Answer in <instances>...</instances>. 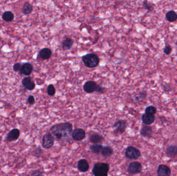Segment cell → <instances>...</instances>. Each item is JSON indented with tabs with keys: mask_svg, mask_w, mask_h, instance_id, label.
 <instances>
[{
	"mask_svg": "<svg viewBox=\"0 0 177 176\" xmlns=\"http://www.w3.org/2000/svg\"><path fill=\"white\" fill-rule=\"evenodd\" d=\"M73 125L69 122L53 125L50 133L54 140L58 142H68L72 135Z\"/></svg>",
	"mask_w": 177,
	"mask_h": 176,
	"instance_id": "obj_1",
	"label": "cell"
},
{
	"mask_svg": "<svg viewBox=\"0 0 177 176\" xmlns=\"http://www.w3.org/2000/svg\"><path fill=\"white\" fill-rule=\"evenodd\" d=\"M82 61L86 67L92 68L98 66L100 62V58L95 54L89 53L82 56Z\"/></svg>",
	"mask_w": 177,
	"mask_h": 176,
	"instance_id": "obj_2",
	"label": "cell"
},
{
	"mask_svg": "<svg viewBox=\"0 0 177 176\" xmlns=\"http://www.w3.org/2000/svg\"><path fill=\"white\" fill-rule=\"evenodd\" d=\"M83 90L85 92L88 94H91L94 92L103 93L105 89L102 86L99 85L95 82L93 81H88L83 85Z\"/></svg>",
	"mask_w": 177,
	"mask_h": 176,
	"instance_id": "obj_3",
	"label": "cell"
},
{
	"mask_svg": "<svg viewBox=\"0 0 177 176\" xmlns=\"http://www.w3.org/2000/svg\"><path fill=\"white\" fill-rule=\"evenodd\" d=\"M109 170V165L105 163H97L92 169L93 174L95 176H107Z\"/></svg>",
	"mask_w": 177,
	"mask_h": 176,
	"instance_id": "obj_4",
	"label": "cell"
},
{
	"mask_svg": "<svg viewBox=\"0 0 177 176\" xmlns=\"http://www.w3.org/2000/svg\"><path fill=\"white\" fill-rule=\"evenodd\" d=\"M125 155L129 159L136 160L141 156L139 150L134 146H129L126 148Z\"/></svg>",
	"mask_w": 177,
	"mask_h": 176,
	"instance_id": "obj_5",
	"label": "cell"
},
{
	"mask_svg": "<svg viewBox=\"0 0 177 176\" xmlns=\"http://www.w3.org/2000/svg\"><path fill=\"white\" fill-rule=\"evenodd\" d=\"M127 126V122L126 120H118L113 126V128H114V132L116 134H122L126 131Z\"/></svg>",
	"mask_w": 177,
	"mask_h": 176,
	"instance_id": "obj_6",
	"label": "cell"
},
{
	"mask_svg": "<svg viewBox=\"0 0 177 176\" xmlns=\"http://www.w3.org/2000/svg\"><path fill=\"white\" fill-rule=\"evenodd\" d=\"M55 140L51 134L47 133L44 135L42 139V146L45 149H49L53 146Z\"/></svg>",
	"mask_w": 177,
	"mask_h": 176,
	"instance_id": "obj_7",
	"label": "cell"
},
{
	"mask_svg": "<svg viewBox=\"0 0 177 176\" xmlns=\"http://www.w3.org/2000/svg\"><path fill=\"white\" fill-rule=\"evenodd\" d=\"M143 169L141 164L139 162H133L129 164L128 167V172L130 174H139Z\"/></svg>",
	"mask_w": 177,
	"mask_h": 176,
	"instance_id": "obj_8",
	"label": "cell"
},
{
	"mask_svg": "<svg viewBox=\"0 0 177 176\" xmlns=\"http://www.w3.org/2000/svg\"><path fill=\"white\" fill-rule=\"evenodd\" d=\"M86 135V133L85 130L82 129V128H78L73 131L72 137L74 140L80 141L85 139Z\"/></svg>",
	"mask_w": 177,
	"mask_h": 176,
	"instance_id": "obj_9",
	"label": "cell"
},
{
	"mask_svg": "<svg viewBox=\"0 0 177 176\" xmlns=\"http://www.w3.org/2000/svg\"><path fill=\"white\" fill-rule=\"evenodd\" d=\"M171 172L170 168L164 164L159 165L157 170V174L158 176H169L171 174Z\"/></svg>",
	"mask_w": 177,
	"mask_h": 176,
	"instance_id": "obj_10",
	"label": "cell"
},
{
	"mask_svg": "<svg viewBox=\"0 0 177 176\" xmlns=\"http://www.w3.org/2000/svg\"><path fill=\"white\" fill-rule=\"evenodd\" d=\"M22 84L25 89L29 91H32L35 87L34 82L30 77L24 78L22 80Z\"/></svg>",
	"mask_w": 177,
	"mask_h": 176,
	"instance_id": "obj_11",
	"label": "cell"
},
{
	"mask_svg": "<svg viewBox=\"0 0 177 176\" xmlns=\"http://www.w3.org/2000/svg\"><path fill=\"white\" fill-rule=\"evenodd\" d=\"M33 70V66L32 64L30 62H25L22 64L20 72L22 75L29 76L31 74Z\"/></svg>",
	"mask_w": 177,
	"mask_h": 176,
	"instance_id": "obj_12",
	"label": "cell"
},
{
	"mask_svg": "<svg viewBox=\"0 0 177 176\" xmlns=\"http://www.w3.org/2000/svg\"><path fill=\"white\" fill-rule=\"evenodd\" d=\"M20 132L18 129H13L9 132L7 136V140L9 142L17 140L20 136Z\"/></svg>",
	"mask_w": 177,
	"mask_h": 176,
	"instance_id": "obj_13",
	"label": "cell"
},
{
	"mask_svg": "<svg viewBox=\"0 0 177 176\" xmlns=\"http://www.w3.org/2000/svg\"><path fill=\"white\" fill-rule=\"evenodd\" d=\"M166 154L168 157L175 158L177 157V146L170 145L166 148Z\"/></svg>",
	"mask_w": 177,
	"mask_h": 176,
	"instance_id": "obj_14",
	"label": "cell"
},
{
	"mask_svg": "<svg viewBox=\"0 0 177 176\" xmlns=\"http://www.w3.org/2000/svg\"><path fill=\"white\" fill-rule=\"evenodd\" d=\"M78 169L79 171L85 173L89 169V164L88 161L85 159H81L78 162Z\"/></svg>",
	"mask_w": 177,
	"mask_h": 176,
	"instance_id": "obj_15",
	"label": "cell"
},
{
	"mask_svg": "<svg viewBox=\"0 0 177 176\" xmlns=\"http://www.w3.org/2000/svg\"><path fill=\"white\" fill-rule=\"evenodd\" d=\"M142 121L143 123L146 125H150L153 123L155 121V117L154 115H151V114L144 113L142 116Z\"/></svg>",
	"mask_w": 177,
	"mask_h": 176,
	"instance_id": "obj_16",
	"label": "cell"
},
{
	"mask_svg": "<svg viewBox=\"0 0 177 176\" xmlns=\"http://www.w3.org/2000/svg\"><path fill=\"white\" fill-rule=\"evenodd\" d=\"M153 133L152 129L149 125L144 126L141 128L140 130V134L143 137L150 138Z\"/></svg>",
	"mask_w": 177,
	"mask_h": 176,
	"instance_id": "obj_17",
	"label": "cell"
},
{
	"mask_svg": "<svg viewBox=\"0 0 177 176\" xmlns=\"http://www.w3.org/2000/svg\"><path fill=\"white\" fill-rule=\"evenodd\" d=\"M52 55L51 50L49 48L42 49L39 53V56L43 60H47L51 58Z\"/></svg>",
	"mask_w": 177,
	"mask_h": 176,
	"instance_id": "obj_18",
	"label": "cell"
},
{
	"mask_svg": "<svg viewBox=\"0 0 177 176\" xmlns=\"http://www.w3.org/2000/svg\"><path fill=\"white\" fill-rule=\"evenodd\" d=\"M89 140L92 143L99 144L103 141L104 138L100 134L93 133L90 135Z\"/></svg>",
	"mask_w": 177,
	"mask_h": 176,
	"instance_id": "obj_19",
	"label": "cell"
},
{
	"mask_svg": "<svg viewBox=\"0 0 177 176\" xmlns=\"http://www.w3.org/2000/svg\"><path fill=\"white\" fill-rule=\"evenodd\" d=\"M73 41L71 38H67L65 39L62 44V47L64 50H69L72 47L73 45Z\"/></svg>",
	"mask_w": 177,
	"mask_h": 176,
	"instance_id": "obj_20",
	"label": "cell"
},
{
	"mask_svg": "<svg viewBox=\"0 0 177 176\" xmlns=\"http://www.w3.org/2000/svg\"><path fill=\"white\" fill-rule=\"evenodd\" d=\"M101 153L105 157H109L113 153V150L111 147L107 146L103 147L101 151Z\"/></svg>",
	"mask_w": 177,
	"mask_h": 176,
	"instance_id": "obj_21",
	"label": "cell"
},
{
	"mask_svg": "<svg viewBox=\"0 0 177 176\" xmlns=\"http://www.w3.org/2000/svg\"><path fill=\"white\" fill-rule=\"evenodd\" d=\"M166 18L169 22H175L177 20V14L174 11H170L166 13Z\"/></svg>",
	"mask_w": 177,
	"mask_h": 176,
	"instance_id": "obj_22",
	"label": "cell"
},
{
	"mask_svg": "<svg viewBox=\"0 0 177 176\" xmlns=\"http://www.w3.org/2000/svg\"><path fill=\"white\" fill-rule=\"evenodd\" d=\"M2 18L5 21L11 22L14 19V15L11 11H5L2 15Z\"/></svg>",
	"mask_w": 177,
	"mask_h": 176,
	"instance_id": "obj_23",
	"label": "cell"
},
{
	"mask_svg": "<svg viewBox=\"0 0 177 176\" xmlns=\"http://www.w3.org/2000/svg\"><path fill=\"white\" fill-rule=\"evenodd\" d=\"M33 11V6L30 3L26 2L24 4L23 7H22V11L24 14H30Z\"/></svg>",
	"mask_w": 177,
	"mask_h": 176,
	"instance_id": "obj_24",
	"label": "cell"
},
{
	"mask_svg": "<svg viewBox=\"0 0 177 176\" xmlns=\"http://www.w3.org/2000/svg\"><path fill=\"white\" fill-rule=\"evenodd\" d=\"M103 146L99 144H95V145H93L90 147L91 151L95 154H99L101 152L102 149L103 148Z\"/></svg>",
	"mask_w": 177,
	"mask_h": 176,
	"instance_id": "obj_25",
	"label": "cell"
},
{
	"mask_svg": "<svg viewBox=\"0 0 177 176\" xmlns=\"http://www.w3.org/2000/svg\"><path fill=\"white\" fill-rule=\"evenodd\" d=\"M157 112V108L155 106L150 105L148 106L145 109V113L147 114H151V115H154L156 114Z\"/></svg>",
	"mask_w": 177,
	"mask_h": 176,
	"instance_id": "obj_26",
	"label": "cell"
},
{
	"mask_svg": "<svg viewBox=\"0 0 177 176\" xmlns=\"http://www.w3.org/2000/svg\"><path fill=\"white\" fill-rule=\"evenodd\" d=\"M47 94L49 96H52L55 94V88L52 84H49L47 87Z\"/></svg>",
	"mask_w": 177,
	"mask_h": 176,
	"instance_id": "obj_27",
	"label": "cell"
},
{
	"mask_svg": "<svg viewBox=\"0 0 177 176\" xmlns=\"http://www.w3.org/2000/svg\"><path fill=\"white\" fill-rule=\"evenodd\" d=\"M143 6L145 9L148 10L149 11H151L153 10V4L150 3H149L146 1H144L143 3Z\"/></svg>",
	"mask_w": 177,
	"mask_h": 176,
	"instance_id": "obj_28",
	"label": "cell"
},
{
	"mask_svg": "<svg viewBox=\"0 0 177 176\" xmlns=\"http://www.w3.org/2000/svg\"><path fill=\"white\" fill-rule=\"evenodd\" d=\"M22 67V64L20 62H17L15 64L14 66H13V69L15 72H20V71L21 68Z\"/></svg>",
	"mask_w": 177,
	"mask_h": 176,
	"instance_id": "obj_29",
	"label": "cell"
},
{
	"mask_svg": "<svg viewBox=\"0 0 177 176\" xmlns=\"http://www.w3.org/2000/svg\"><path fill=\"white\" fill-rule=\"evenodd\" d=\"M27 102L30 105H34L35 102V99L34 97L33 96H29L28 98V99H27Z\"/></svg>",
	"mask_w": 177,
	"mask_h": 176,
	"instance_id": "obj_30",
	"label": "cell"
},
{
	"mask_svg": "<svg viewBox=\"0 0 177 176\" xmlns=\"http://www.w3.org/2000/svg\"><path fill=\"white\" fill-rule=\"evenodd\" d=\"M171 51H172V48H171L170 45H166V47H165L164 49V52L165 54L167 55L171 53Z\"/></svg>",
	"mask_w": 177,
	"mask_h": 176,
	"instance_id": "obj_31",
	"label": "cell"
},
{
	"mask_svg": "<svg viewBox=\"0 0 177 176\" xmlns=\"http://www.w3.org/2000/svg\"><path fill=\"white\" fill-rule=\"evenodd\" d=\"M42 175H43L42 172L40 171L39 170H36L33 171L31 174V176H42Z\"/></svg>",
	"mask_w": 177,
	"mask_h": 176,
	"instance_id": "obj_32",
	"label": "cell"
},
{
	"mask_svg": "<svg viewBox=\"0 0 177 176\" xmlns=\"http://www.w3.org/2000/svg\"><path fill=\"white\" fill-rule=\"evenodd\" d=\"M1 89H0V95H1Z\"/></svg>",
	"mask_w": 177,
	"mask_h": 176,
	"instance_id": "obj_33",
	"label": "cell"
}]
</instances>
